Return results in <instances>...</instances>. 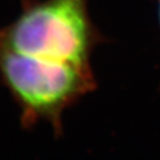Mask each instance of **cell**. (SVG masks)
Here are the masks:
<instances>
[{"instance_id":"obj_1","label":"cell","mask_w":160,"mask_h":160,"mask_svg":"<svg viewBox=\"0 0 160 160\" xmlns=\"http://www.w3.org/2000/svg\"><path fill=\"white\" fill-rule=\"evenodd\" d=\"M21 11L0 28V49L39 59L91 67L101 41L88 0H20Z\"/></svg>"},{"instance_id":"obj_2","label":"cell","mask_w":160,"mask_h":160,"mask_svg":"<svg viewBox=\"0 0 160 160\" xmlns=\"http://www.w3.org/2000/svg\"><path fill=\"white\" fill-rule=\"evenodd\" d=\"M0 81L19 109L20 125L31 129L40 122L63 132L66 110L96 89L92 68L39 59L0 49Z\"/></svg>"},{"instance_id":"obj_3","label":"cell","mask_w":160,"mask_h":160,"mask_svg":"<svg viewBox=\"0 0 160 160\" xmlns=\"http://www.w3.org/2000/svg\"><path fill=\"white\" fill-rule=\"evenodd\" d=\"M159 18H160V0H159Z\"/></svg>"}]
</instances>
